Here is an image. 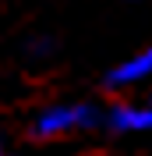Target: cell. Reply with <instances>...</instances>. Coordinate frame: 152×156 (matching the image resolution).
Returning <instances> with one entry per match:
<instances>
[{"mask_svg":"<svg viewBox=\"0 0 152 156\" xmlns=\"http://www.w3.org/2000/svg\"><path fill=\"white\" fill-rule=\"evenodd\" d=\"M106 124L113 131H152V92L145 99H124L110 107Z\"/></svg>","mask_w":152,"mask_h":156,"instance_id":"obj_2","label":"cell"},{"mask_svg":"<svg viewBox=\"0 0 152 156\" xmlns=\"http://www.w3.org/2000/svg\"><path fill=\"white\" fill-rule=\"evenodd\" d=\"M0 156H7V153H4V146H0Z\"/></svg>","mask_w":152,"mask_h":156,"instance_id":"obj_4","label":"cell"},{"mask_svg":"<svg viewBox=\"0 0 152 156\" xmlns=\"http://www.w3.org/2000/svg\"><path fill=\"white\" fill-rule=\"evenodd\" d=\"M152 78V43H145L138 53H131L127 60H120L110 75H106V85L110 89H127V85H138Z\"/></svg>","mask_w":152,"mask_h":156,"instance_id":"obj_3","label":"cell"},{"mask_svg":"<svg viewBox=\"0 0 152 156\" xmlns=\"http://www.w3.org/2000/svg\"><path fill=\"white\" fill-rule=\"evenodd\" d=\"M99 124V110L92 103H57V107L39 110L32 121V135L36 138H60L71 131H88Z\"/></svg>","mask_w":152,"mask_h":156,"instance_id":"obj_1","label":"cell"}]
</instances>
